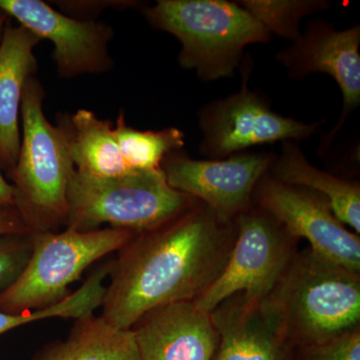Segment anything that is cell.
<instances>
[{
    "label": "cell",
    "mask_w": 360,
    "mask_h": 360,
    "mask_svg": "<svg viewBox=\"0 0 360 360\" xmlns=\"http://www.w3.org/2000/svg\"><path fill=\"white\" fill-rule=\"evenodd\" d=\"M236 234V224L220 221L202 202L137 233L110 264L101 316L131 329L150 310L193 302L224 269Z\"/></svg>",
    "instance_id": "obj_1"
},
{
    "label": "cell",
    "mask_w": 360,
    "mask_h": 360,
    "mask_svg": "<svg viewBox=\"0 0 360 360\" xmlns=\"http://www.w3.org/2000/svg\"><path fill=\"white\" fill-rule=\"evenodd\" d=\"M155 30L181 44L179 63L202 82L233 77L245 60V49L266 44L271 34L236 1L158 0L141 8Z\"/></svg>",
    "instance_id": "obj_2"
},
{
    "label": "cell",
    "mask_w": 360,
    "mask_h": 360,
    "mask_svg": "<svg viewBox=\"0 0 360 360\" xmlns=\"http://www.w3.org/2000/svg\"><path fill=\"white\" fill-rule=\"evenodd\" d=\"M265 302L288 340L302 347L324 342L359 328L360 272L310 250L295 253Z\"/></svg>",
    "instance_id": "obj_3"
},
{
    "label": "cell",
    "mask_w": 360,
    "mask_h": 360,
    "mask_svg": "<svg viewBox=\"0 0 360 360\" xmlns=\"http://www.w3.org/2000/svg\"><path fill=\"white\" fill-rule=\"evenodd\" d=\"M44 89L37 75L26 82L21 103V141L9 172L15 210L32 231L65 226L68 191L75 165L65 134L47 120Z\"/></svg>",
    "instance_id": "obj_4"
},
{
    "label": "cell",
    "mask_w": 360,
    "mask_h": 360,
    "mask_svg": "<svg viewBox=\"0 0 360 360\" xmlns=\"http://www.w3.org/2000/svg\"><path fill=\"white\" fill-rule=\"evenodd\" d=\"M198 202L172 188L162 169L110 179L75 170L68 186L65 227L90 231L108 224L141 233L167 224Z\"/></svg>",
    "instance_id": "obj_5"
},
{
    "label": "cell",
    "mask_w": 360,
    "mask_h": 360,
    "mask_svg": "<svg viewBox=\"0 0 360 360\" xmlns=\"http://www.w3.org/2000/svg\"><path fill=\"white\" fill-rule=\"evenodd\" d=\"M136 234L113 227L33 232L32 255L16 281L0 291V310L20 314L63 302L87 267L122 250Z\"/></svg>",
    "instance_id": "obj_6"
},
{
    "label": "cell",
    "mask_w": 360,
    "mask_h": 360,
    "mask_svg": "<svg viewBox=\"0 0 360 360\" xmlns=\"http://www.w3.org/2000/svg\"><path fill=\"white\" fill-rule=\"evenodd\" d=\"M234 224L236 240L224 269L193 300L208 314L236 293L257 300L269 297L295 255L296 239L272 215L253 203Z\"/></svg>",
    "instance_id": "obj_7"
},
{
    "label": "cell",
    "mask_w": 360,
    "mask_h": 360,
    "mask_svg": "<svg viewBox=\"0 0 360 360\" xmlns=\"http://www.w3.org/2000/svg\"><path fill=\"white\" fill-rule=\"evenodd\" d=\"M250 71V63H243L240 90L206 104L198 112L200 153L206 160H224L262 144L304 141L326 122H300L272 110L264 96L248 87Z\"/></svg>",
    "instance_id": "obj_8"
},
{
    "label": "cell",
    "mask_w": 360,
    "mask_h": 360,
    "mask_svg": "<svg viewBox=\"0 0 360 360\" xmlns=\"http://www.w3.org/2000/svg\"><path fill=\"white\" fill-rule=\"evenodd\" d=\"M252 203L272 215L291 238L307 239L314 255L360 272L359 236L348 231L323 196L266 172L255 186Z\"/></svg>",
    "instance_id": "obj_9"
},
{
    "label": "cell",
    "mask_w": 360,
    "mask_h": 360,
    "mask_svg": "<svg viewBox=\"0 0 360 360\" xmlns=\"http://www.w3.org/2000/svg\"><path fill=\"white\" fill-rule=\"evenodd\" d=\"M276 155L240 153L224 160H191L180 153L161 165L168 184L208 206L224 224H234L252 205L257 182L269 172Z\"/></svg>",
    "instance_id": "obj_10"
},
{
    "label": "cell",
    "mask_w": 360,
    "mask_h": 360,
    "mask_svg": "<svg viewBox=\"0 0 360 360\" xmlns=\"http://www.w3.org/2000/svg\"><path fill=\"white\" fill-rule=\"evenodd\" d=\"M0 11L40 39L52 42L59 77L101 75L112 70L115 30L101 20L70 18L42 0H0Z\"/></svg>",
    "instance_id": "obj_11"
},
{
    "label": "cell",
    "mask_w": 360,
    "mask_h": 360,
    "mask_svg": "<svg viewBox=\"0 0 360 360\" xmlns=\"http://www.w3.org/2000/svg\"><path fill=\"white\" fill-rule=\"evenodd\" d=\"M360 26L338 30L326 20L310 21L300 37L276 54L292 79L312 73H326L341 90L343 110L335 129L322 139L319 156L326 155L331 142L342 129L347 116L360 104Z\"/></svg>",
    "instance_id": "obj_12"
},
{
    "label": "cell",
    "mask_w": 360,
    "mask_h": 360,
    "mask_svg": "<svg viewBox=\"0 0 360 360\" xmlns=\"http://www.w3.org/2000/svg\"><path fill=\"white\" fill-rule=\"evenodd\" d=\"M131 329L141 360H212L219 347L210 314L193 302L150 310Z\"/></svg>",
    "instance_id": "obj_13"
},
{
    "label": "cell",
    "mask_w": 360,
    "mask_h": 360,
    "mask_svg": "<svg viewBox=\"0 0 360 360\" xmlns=\"http://www.w3.org/2000/svg\"><path fill=\"white\" fill-rule=\"evenodd\" d=\"M210 316L219 338L213 360H285L290 340L265 300L236 293Z\"/></svg>",
    "instance_id": "obj_14"
},
{
    "label": "cell",
    "mask_w": 360,
    "mask_h": 360,
    "mask_svg": "<svg viewBox=\"0 0 360 360\" xmlns=\"http://www.w3.org/2000/svg\"><path fill=\"white\" fill-rule=\"evenodd\" d=\"M41 39L11 18L0 41V167H15L21 141V103L26 82L37 70L34 49Z\"/></svg>",
    "instance_id": "obj_15"
},
{
    "label": "cell",
    "mask_w": 360,
    "mask_h": 360,
    "mask_svg": "<svg viewBox=\"0 0 360 360\" xmlns=\"http://www.w3.org/2000/svg\"><path fill=\"white\" fill-rule=\"evenodd\" d=\"M269 174L290 186L304 187L328 201L338 219L360 233V184L341 179L315 167L300 148V142H283L281 155H276Z\"/></svg>",
    "instance_id": "obj_16"
},
{
    "label": "cell",
    "mask_w": 360,
    "mask_h": 360,
    "mask_svg": "<svg viewBox=\"0 0 360 360\" xmlns=\"http://www.w3.org/2000/svg\"><path fill=\"white\" fill-rule=\"evenodd\" d=\"M75 170L89 176L110 179L129 172L116 141L113 123L96 113L79 110L59 118Z\"/></svg>",
    "instance_id": "obj_17"
},
{
    "label": "cell",
    "mask_w": 360,
    "mask_h": 360,
    "mask_svg": "<svg viewBox=\"0 0 360 360\" xmlns=\"http://www.w3.org/2000/svg\"><path fill=\"white\" fill-rule=\"evenodd\" d=\"M39 360H141L132 329H120L101 316L77 319L65 341L44 348Z\"/></svg>",
    "instance_id": "obj_18"
},
{
    "label": "cell",
    "mask_w": 360,
    "mask_h": 360,
    "mask_svg": "<svg viewBox=\"0 0 360 360\" xmlns=\"http://www.w3.org/2000/svg\"><path fill=\"white\" fill-rule=\"evenodd\" d=\"M113 131L120 155L131 174L160 172L163 160L180 153L186 146L184 131L176 127L158 131L135 129L127 124L123 110L113 125Z\"/></svg>",
    "instance_id": "obj_19"
},
{
    "label": "cell",
    "mask_w": 360,
    "mask_h": 360,
    "mask_svg": "<svg viewBox=\"0 0 360 360\" xmlns=\"http://www.w3.org/2000/svg\"><path fill=\"white\" fill-rule=\"evenodd\" d=\"M243 6L272 35L295 41L302 34L300 21L305 16L326 11V0H240Z\"/></svg>",
    "instance_id": "obj_20"
},
{
    "label": "cell",
    "mask_w": 360,
    "mask_h": 360,
    "mask_svg": "<svg viewBox=\"0 0 360 360\" xmlns=\"http://www.w3.org/2000/svg\"><path fill=\"white\" fill-rule=\"evenodd\" d=\"M32 233L0 236V291L16 281L32 250Z\"/></svg>",
    "instance_id": "obj_21"
},
{
    "label": "cell",
    "mask_w": 360,
    "mask_h": 360,
    "mask_svg": "<svg viewBox=\"0 0 360 360\" xmlns=\"http://www.w3.org/2000/svg\"><path fill=\"white\" fill-rule=\"evenodd\" d=\"M303 349L304 360H360V326Z\"/></svg>",
    "instance_id": "obj_22"
},
{
    "label": "cell",
    "mask_w": 360,
    "mask_h": 360,
    "mask_svg": "<svg viewBox=\"0 0 360 360\" xmlns=\"http://www.w3.org/2000/svg\"><path fill=\"white\" fill-rule=\"evenodd\" d=\"M51 4H56L60 13L80 20H96L97 16L105 9L141 8L143 6L141 2L131 0H63Z\"/></svg>",
    "instance_id": "obj_23"
},
{
    "label": "cell",
    "mask_w": 360,
    "mask_h": 360,
    "mask_svg": "<svg viewBox=\"0 0 360 360\" xmlns=\"http://www.w3.org/2000/svg\"><path fill=\"white\" fill-rule=\"evenodd\" d=\"M32 229L25 224L15 208L0 210V236L9 234L32 233Z\"/></svg>",
    "instance_id": "obj_24"
},
{
    "label": "cell",
    "mask_w": 360,
    "mask_h": 360,
    "mask_svg": "<svg viewBox=\"0 0 360 360\" xmlns=\"http://www.w3.org/2000/svg\"><path fill=\"white\" fill-rule=\"evenodd\" d=\"M13 208H15L13 186L11 182L7 181L0 167V210H13Z\"/></svg>",
    "instance_id": "obj_25"
},
{
    "label": "cell",
    "mask_w": 360,
    "mask_h": 360,
    "mask_svg": "<svg viewBox=\"0 0 360 360\" xmlns=\"http://www.w3.org/2000/svg\"><path fill=\"white\" fill-rule=\"evenodd\" d=\"M8 20V16L0 11V41H1L2 35H4V30H6V23Z\"/></svg>",
    "instance_id": "obj_26"
}]
</instances>
